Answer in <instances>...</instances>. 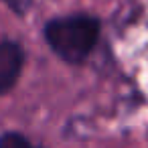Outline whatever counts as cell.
<instances>
[{
    "instance_id": "obj_1",
    "label": "cell",
    "mask_w": 148,
    "mask_h": 148,
    "mask_svg": "<svg viewBox=\"0 0 148 148\" xmlns=\"http://www.w3.org/2000/svg\"><path fill=\"white\" fill-rule=\"evenodd\" d=\"M45 37L59 57L69 63H79L95 47L99 23L91 16L55 18L45 27Z\"/></svg>"
},
{
    "instance_id": "obj_4",
    "label": "cell",
    "mask_w": 148,
    "mask_h": 148,
    "mask_svg": "<svg viewBox=\"0 0 148 148\" xmlns=\"http://www.w3.org/2000/svg\"><path fill=\"white\" fill-rule=\"evenodd\" d=\"M6 2L14 8V10H18V12H25L27 8H29V4H31V0H6Z\"/></svg>"
},
{
    "instance_id": "obj_2",
    "label": "cell",
    "mask_w": 148,
    "mask_h": 148,
    "mask_svg": "<svg viewBox=\"0 0 148 148\" xmlns=\"http://www.w3.org/2000/svg\"><path fill=\"white\" fill-rule=\"evenodd\" d=\"M23 69V51L14 43H0V93H6Z\"/></svg>"
},
{
    "instance_id": "obj_3",
    "label": "cell",
    "mask_w": 148,
    "mask_h": 148,
    "mask_svg": "<svg viewBox=\"0 0 148 148\" xmlns=\"http://www.w3.org/2000/svg\"><path fill=\"white\" fill-rule=\"evenodd\" d=\"M0 148H39L35 144H31L25 136L21 134H14V132H8L0 138Z\"/></svg>"
}]
</instances>
